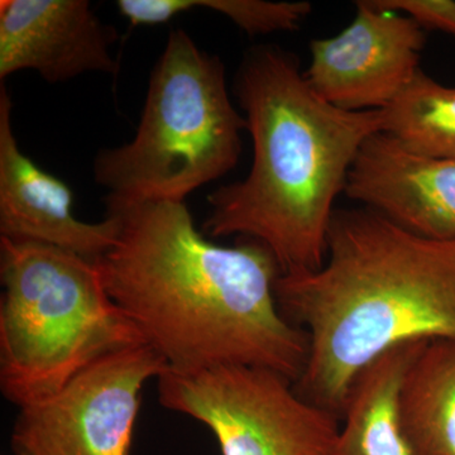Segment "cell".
Instances as JSON below:
<instances>
[{
	"label": "cell",
	"mask_w": 455,
	"mask_h": 455,
	"mask_svg": "<svg viewBox=\"0 0 455 455\" xmlns=\"http://www.w3.org/2000/svg\"><path fill=\"white\" fill-rule=\"evenodd\" d=\"M108 212L121 229L97 260L104 286L169 370L247 366L300 379L309 339L278 309L283 272L268 248L253 239L212 243L185 203Z\"/></svg>",
	"instance_id": "obj_1"
},
{
	"label": "cell",
	"mask_w": 455,
	"mask_h": 455,
	"mask_svg": "<svg viewBox=\"0 0 455 455\" xmlns=\"http://www.w3.org/2000/svg\"><path fill=\"white\" fill-rule=\"evenodd\" d=\"M275 292L309 339L293 387L341 419L353 382L383 353L455 340V238L416 235L367 208L335 211L323 267L281 274Z\"/></svg>",
	"instance_id": "obj_2"
},
{
	"label": "cell",
	"mask_w": 455,
	"mask_h": 455,
	"mask_svg": "<svg viewBox=\"0 0 455 455\" xmlns=\"http://www.w3.org/2000/svg\"><path fill=\"white\" fill-rule=\"evenodd\" d=\"M235 92L252 137V169L209 196L204 233L259 242L283 275L316 271L326 259L335 199L361 147L383 131V110L328 103L298 57L276 46L248 52Z\"/></svg>",
	"instance_id": "obj_3"
},
{
	"label": "cell",
	"mask_w": 455,
	"mask_h": 455,
	"mask_svg": "<svg viewBox=\"0 0 455 455\" xmlns=\"http://www.w3.org/2000/svg\"><path fill=\"white\" fill-rule=\"evenodd\" d=\"M0 388L22 407L52 396L110 353L147 344L97 262L0 238Z\"/></svg>",
	"instance_id": "obj_4"
},
{
	"label": "cell",
	"mask_w": 455,
	"mask_h": 455,
	"mask_svg": "<svg viewBox=\"0 0 455 455\" xmlns=\"http://www.w3.org/2000/svg\"><path fill=\"white\" fill-rule=\"evenodd\" d=\"M243 131L247 123L229 97L220 57L175 29L149 77L136 136L95 157L94 179L107 190L108 211L185 203L235 169Z\"/></svg>",
	"instance_id": "obj_5"
},
{
	"label": "cell",
	"mask_w": 455,
	"mask_h": 455,
	"mask_svg": "<svg viewBox=\"0 0 455 455\" xmlns=\"http://www.w3.org/2000/svg\"><path fill=\"white\" fill-rule=\"evenodd\" d=\"M158 400L212 430L221 455H337L339 418L266 368L167 370Z\"/></svg>",
	"instance_id": "obj_6"
},
{
	"label": "cell",
	"mask_w": 455,
	"mask_h": 455,
	"mask_svg": "<svg viewBox=\"0 0 455 455\" xmlns=\"http://www.w3.org/2000/svg\"><path fill=\"white\" fill-rule=\"evenodd\" d=\"M169 364L148 344L110 353L52 396L20 407L17 455H130L143 386Z\"/></svg>",
	"instance_id": "obj_7"
},
{
	"label": "cell",
	"mask_w": 455,
	"mask_h": 455,
	"mask_svg": "<svg viewBox=\"0 0 455 455\" xmlns=\"http://www.w3.org/2000/svg\"><path fill=\"white\" fill-rule=\"evenodd\" d=\"M357 13L344 31L310 44L305 76L328 103L367 112L391 106L421 70L427 38L411 18L383 11L372 0L355 2Z\"/></svg>",
	"instance_id": "obj_8"
},
{
	"label": "cell",
	"mask_w": 455,
	"mask_h": 455,
	"mask_svg": "<svg viewBox=\"0 0 455 455\" xmlns=\"http://www.w3.org/2000/svg\"><path fill=\"white\" fill-rule=\"evenodd\" d=\"M116 38L86 0H2L0 80L23 70L52 84L86 73L116 74Z\"/></svg>",
	"instance_id": "obj_9"
},
{
	"label": "cell",
	"mask_w": 455,
	"mask_h": 455,
	"mask_svg": "<svg viewBox=\"0 0 455 455\" xmlns=\"http://www.w3.org/2000/svg\"><path fill=\"white\" fill-rule=\"evenodd\" d=\"M73 199L65 182L20 148L11 97L0 86V238L52 245L97 262L116 243L121 221L110 212L98 223L80 220Z\"/></svg>",
	"instance_id": "obj_10"
},
{
	"label": "cell",
	"mask_w": 455,
	"mask_h": 455,
	"mask_svg": "<svg viewBox=\"0 0 455 455\" xmlns=\"http://www.w3.org/2000/svg\"><path fill=\"white\" fill-rule=\"evenodd\" d=\"M344 193L416 235L455 238V161L416 154L386 132L361 147Z\"/></svg>",
	"instance_id": "obj_11"
},
{
	"label": "cell",
	"mask_w": 455,
	"mask_h": 455,
	"mask_svg": "<svg viewBox=\"0 0 455 455\" xmlns=\"http://www.w3.org/2000/svg\"><path fill=\"white\" fill-rule=\"evenodd\" d=\"M427 343L400 344L362 370L347 397L337 455H416L401 421L400 392Z\"/></svg>",
	"instance_id": "obj_12"
},
{
	"label": "cell",
	"mask_w": 455,
	"mask_h": 455,
	"mask_svg": "<svg viewBox=\"0 0 455 455\" xmlns=\"http://www.w3.org/2000/svg\"><path fill=\"white\" fill-rule=\"evenodd\" d=\"M400 415L416 455H455V340L425 344L403 379Z\"/></svg>",
	"instance_id": "obj_13"
},
{
	"label": "cell",
	"mask_w": 455,
	"mask_h": 455,
	"mask_svg": "<svg viewBox=\"0 0 455 455\" xmlns=\"http://www.w3.org/2000/svg\"><path fill=\"white\" fill-rule=\"evenodd\" d=\"M383 132L416 154L455 161V86L434 80L423 70L383 109Z\"/></svg>",
	"instance_id": "obj_14"
},
{
	"label": "cell",
	"mask_w": 455,
	"mask_h": 455,
	"mask_svg": "<svg viewBox=\"0 0 455 455\" xmlns=\"http://www.w3.org/2000/svg\"><path fill=\"white\" fill-rule=\"evenodd\" d=\"M119 13L132 26H158L196 8L223 14L250 36L295 31L309 17V2L263 0H119Z\"/></svg>",
	"instance_id": "obj_15"
},
{
	"label": "cell",
	"mask_w": 455,
	"mask_h": 455,
	"mask_svg": "<svg viewBox=\"0 0 455 455\" xmlns=\"http://www.w3.org/2000/svg\"><path fill=\"white\" fill-rule=\"evenodd\" d=\"M372 3L383 11L405 14L423 29L444 32L455 38L453 0H372Z\"/></svg>",
	"instance_id": "obj_16"
}]
</instances>
